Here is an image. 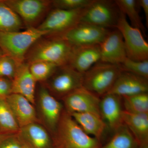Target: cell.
Returning a JSON list of instances; mask_svg holds the SVG:
<instances>
[{
  "instance_id": "8992f818",
  "label": "cell",
  "mask_w": 148,
  "mask_h": 148,
  "mask_svg": "<svg viewBox=\"0 0 148 148\" xmlns=\"http://www.w3.org/2000/svg\"><path fill=\"white\" fill-rule=\"evenodd\" d=\"M86 8L67 10L54 8L37 27L47 36H61L80 22Z\"/></svg>"
},
{
  "instance_id": "4fadbf2b",
  "label": "cell",
  "mask_w": 148,
  "mask_h": 148,
  "mask_svg": "<svg viewBox=\"0 0 148 148\" xmlns=\"http://www.w3.org/2000/svg\"><path fill=\"white\" fill-rule=\"evenodd\" d=\"M99 45L101 62L120 65L127 57L123 38L116 29H111Z\"/></svg>"
},
{
  "instance_id": "d6a6232c",
  "label": "cell",
  "mask_w": 148,
  "mask_h": 148,
  "mask_svg": "<svg viewBox=\"0 0 148 148\" xmlns=\"http://www.w3.org/2000/svg\"><path fill=\"white\" fill-rule=\"evenodd\" d=\"M138 5L141 7L144 11L145 17L146 25L148 26V0H139L138 1Z\"/></svg>"
},
{
  "instance_id": "1f68e13d",
  "label": "cell",
  "mask_w": 148,
  "mask_h": 148,
  "mask_svg": "<svg viewBox=\"0 0 148 148\" xmlns=\"http://www.w3.org/2000/svg\"><path fill=\"white\" fill-rule=\"evenodd\" d=\"M12 80L0 77V97L6 98L12 93Z\"/></svg>"
},
{
  "instance_id": "9c48e42d",
  "label": "cell",
  "mask_w": 148,
  "mask_h": 148,
  "mask_svg": "<svg viewBox=\"0 0 148 148\" xmlns=\"http://www.w3.org/2000/svg\"><path fill=\"white\" fill-rule=\"evenodd\" d=\"M116 29L123 38L127 58L136 61L148 60V43L143 33L130 25L121 12Z\"/></svg>"
},
{
  "instance_id": "d6986e66",
  "label": "cell",
  "mask_w": 148,
  "mask_h": 148,
  "mask_svg": "<svg viewBox=\"0 0 148 148\" xmlns=\"http://www.w3.org/2000/svg\"><path fill=\"white\" fill-rule=\"evenodd\" d=\"M37 83L29 70V64L24 61L19 65L12 79V93L22 95L35 106Z\"/></svg>"
},
{
  "instance_id": "484cf974",
  "label": "cell",
  "mask_w": 148,
  "mask_h": 148,
  "mask_svg": "<svg viewBox=\"0 0 148 148\" xmlns=\"http://www.w3.org/2000/svg\"><path fill=\"white\" fill-rule=\"evenodd\" d=\"M124 110L134 114H148V93L122 97Z\"/></svg>"
},
{
  "instance_id": "e0dca14e",
  "label": "cell",
  "mask_w": 148,
  "mask_h": 148,
  "mask_svg": "<svg viewBox=\"0 0 148 148\" xmlns=\"http://www.w3.org/2000/svg\"><path fill=\"white\" fill-rule=\"evenodd\" d=\"M19 127L39 123L34 105L19 94L11 93L6 98Z\"/></svg>"
},
{
  "instance_id": "5b68a950",
  "label": "cell",
  "mask_w": 148,
  "mask_h": 148,
  "mask_svg": "<svg viewBox=\"0 0 148 148\" xmlns=\"http://www.w3.org/2000/svg\"><path fill=\"white\" fill-rule=\"evenodd\" d=\"M36 105L40 123L47 129L53 137L64 111L63 104L54 97L43 84L39 88L38 94L36 95Z\"/></svg>"
},
{
  "instance_id": "52a82bcc",
  "label": "cell",
  "mask_w": 148,
  "mask_h": 148,
  "mask_svg": "<svg viewBox=\"0 0 148 148\" xmlns=\"http://www.w3.org/2000/svg\"><path fill=\"white\" fill-rule=\"evenodd\" d=\"M120 11L115 1L93 0L86 8L80 22L106 29H116Z\"/></svg>"
},
{
  "instance_id": "ba28073f",
  "label": "cell",
  "mask_w": 148,
  "mask_h": 148,
  "mask_svg": "<svg viewBox=\"0 0 148 148\" xmlns=\"http://www.w3.org/2000/svg\"><path fill=\"white\" fill-rule=\"evenodd\" d=\"M83 77L84 74L67 65L58 67L44 84L54 97L61 99L82 87Z\"/></svg>"
},
{
  "instance_id": "6da1fadb",
  "label": "cell",
  "mask_w": 148,
  "mask_h": 148,
  "mask_svg": "<svg viewBox=\"0 0 148 148\" xmlns=\"http://www.w3.org/2000/svg\"><path fill=\"white\" fill-rule=\"evenodd\" d=\"M44 36L37 40L27 52L25 61L30 64L45 61L57 67L69 64L74 46L60 36Z\"/></svg>"
},
{
  "instance_id": "30bf717a",
  "label": "cell",
  "mask_w": 148,
  "mask_h": 148,
  "mask_svg": "<svg viewBox=\"0 0 148 148\" xmlns=\"http://www.w3.org/2000/svg\"><path fill=\"white\" fill-rule=\"evenodd\" d=\"M19 16L27 27L37 28L52 6L51 1L3 0Z\"/></svg>"
},
{
  "instance_id": "4316f807",
  "label": "cell",
  "mask_w": 148,
  "mask_h": 148,
  "mask_svg": "<svg viewBox=\"0 0 148 148\" xmlns=\"http://www.w3.org/2000/svg\"><path fill=\"white\" fill-rule=\"evenodd\" d=\"M29 64L30 72L37 82H45L58 67L54 64L45 61H36Z\"/></svg>"
},
{
  "instance_id": "2e32d148",
  "label": "cell",
  "mask_w": 148,
  "mask_h": 148,
  "mask_svg": "<svg viewBox=\"0 0 148 148\" xmlns=\"http://www.w3.org/2000/svg\"><path fill=\"white\" fill-rule=\"evenodd\" d=\"M148 92L147 79L122 71L108 93H112L122 98Z\"/></svg>"
},
{
  "instance_id": "f546056e",
  "label": "cell",
  "mask_w": 148,
  "mask_h": 148,
  "mask_svg": "<svg viewBox=\"0 0 148 148\" xmlns=\"http://www.w3.org/2000/svg\"><path fill=\"white\" fill-rule=\"evenodd\" d=\"M93 0H54L51 1L52 6L55 8L72 10L86 8Z\"/></svg>"
},
{
  "instance_id": "7c38bea8",
  "label": "cell",
  "mask_w": 148,
  "mask_h": 148,
  "mask_svg": "<svg viewBox=\"0 0 148 148\" xmlns=\"http://www.w3.org/2000/svg\"><path fill=\"white\" fill-rule=\"evenodd\" d=\"M111 30L79 22L60 37L74 47L99 45Z\"/></svg>"
},
{
  "instance_id": "7402d4cb",
  "label": "cell",
  "mask_w": 148,
  "mask_h": 148,
  "mask_svg": "<svg viewBox=\"0 0 148 148\" xmlns=\"http://www.w3.org/2000/svg\"><path fill=\"white\" fill-rule=\"evenodd\" d=\"M23 25L19 16L3 0H0V32L20 31Z\"/></svg>"
},
{
  "instance_id": "cb8c5ba5",
  "label": "cell",
  "mask_w": 148,
  "mask_h": 148,
  "mask_svg": "<svg viewBox=\"0 0 148 148\" xmlns=\"http://www.w3.org/2000/svg\"><path fill=\"white\" fill-rule=\"evenodd\" d=\"M100 148H138V145L129 129L124 124L114 131V134Z\"/></svg>"
},
{
  "instance_id": "3957f363",
  "label": "cell",
  "mask_w": 148,
  "mask_h": 148,
  "mask_svg": "<svg viewBox=\"0 0 148 148\" xmlns=\"http://www.w3.org/2000/svg\"><path fill=\"white\" fill-rule=\"evenodd\" d=\"M46 32L37 28H28L23 31L0 32V49L4 55L14 59L19 64L25 61L30 48Z\"/></svg>"
},
{
  "instance_id": "83f0119b",
  "label": "cell",
  "mask_w": 148,
  "mask_h": 148,
  "mask_svg": "<svg viewBox=\"0 0 148 148\" xmlns=\"http://www.w3.org/2000/svg\"><path fill=\"white\" fill-rule=\"evenodd\" d=\"M119 65L122 71L148 79V60L136 61L127 57Z\"/></svg>"
},
{
  "instance_id": "e575fe53",
  "label": "cell",
  "mask_w": 148,
  "mask_h": 148,
  "mask_svg": "<svg viewBox=\"0 0 148 148\" xmlns=\"http://www.w3.org/2000/svg\"><path fill=\"white\" fill-rule=\"evenodd\" d=\"M22 148H28V147H26V146H25V145H23V144H22Z\"/></svg>"
},
{
  "instance_id": "7a4b0ae2",
  "label": "cell",
  "mask_w": 148,
  "mask_h": 148,
  "mask_svg": "<svg viewBox=\"0 0 148 148\" xmlns=\"http://www.w3.org/2000/svg\"><path fill=\"white\" fill-rule=\"evenodd\" d=\"M56 148H100V140L88 135L64 110L55 135L53 137Z\"/></svg>"
},
{
  "instance_id": "f1b7e54d",
  "label": "cell",
  "mask_w": 148,
  "mask_h": 148,
  "mask_svg": "<svg viewBox=\"0 0 148 148\" xmlns=\"http://www.w3.org/2000/svg\"><path fill=\"white\" fill-rule=\"evenodd\" d=\"M20 64L11 57L3 55L0 57V77L12 80Z\"/></svg>"
},
{
  "instance_id": "277c9868",
  "label": "cell",
  "mask_w": 148,
  "mask_h": 148,
  "mask_svg": "<svg viewBox=\"0 0 148 148\" xmlns=\"http://www.w3.org/2000/svg\"><path fill=\"white\" fill-rule=\"evenodd\" d=\"M122 71L119 65L99 61L84 74L83 87L102 97L110 90Z\"/></svg>"
},
{
  "instance_id": "4dcf8cb0",
  "label": "cell",
  "mask_w": 148,
  "mask_h": 148,
  "mask_svg": "<svg viewBox=\"0 0 148 148\" xmlns=\"http://www.w3.org/2000/svg\"><path fill=\"white\" fill-rule=\"evenodd\" d=\"M18 133L0 135V148H22Z\"/></svg>"
},
{
  "instance_id": "44dd1931",
  "label": "cell",
  "mask_w": 148,
  "mask_h": 148,
  "mask_svg": "<svg viewBox=\"0 0 148 148\" xmlns=\"http://www.w3.org/2000/svg\"><path fill=\"white\" fill-rule=\"evenodd\" d=\"M70 114L86 134L102 143L107 125L101 115L91 112L74 113Z\"/></svg>"
},
{
  "instance_id": "ac0fdd59",
  "label": "cell",
  "mask_w": 148,
  "mask_h": 148,
  "mask_svg": "<svg viewBox=\"0 0 148 148\" xmlns=\"http://www.w3.org/2000/svg\"><path fill=\"white\" fill-rule=\"evenodd\" d=\"M101 61L99 45L74 47L69 66L84 74L95 64Z\"/></svg>"
},
{
  "instance_id": "8fae6325",
  "label": "cell",
  "mask_w": 148,
  "mask_h": 148,
  "mask_svg": "<svg viewBox=\"0 0 148 148\" xmlns=\"http://www.w3.org/2000/svg\"><path fill=\"white\" fill-rule=\"evenodd\" d=\"M61 100L64 110L69 114L91 112L101 115L99 109L101 97L83 86Z\"/></svg>"
},
{
  "instance_id": "d4e9b609",
  "label": "cell",
  "mask_w": 148,
  "mask_h": 148,
  "mask_svg": "<svg viewBox=\"0 0 148 148\" xmlns=\"http://www.w3.org/2000/svg\"><path fill=\"white\" fill-rule=\"evenodd\" d=\"M120 11L128 17L132 27L140 29L145 34V28L142 22L138 9V1L135 0H116Z\"/></svg>"
},
{
  "instance_id": "9a60e30c",
  "label": "cell",
  "mask_w": 148,
  "mask_h": 148,
  "mask_svg": "<svg viewBox=\"0 0 148 148\" xmlns=\"http://www.w3.org/2000/svg\"><path fill=\"white\" fill-rule=\"evenodd\" d=\"M122 104L121 97L112 93H107L101 98L99 109L101 117L114 132L124 124Z\"/></svg>"
},
{
  "instance_id": "5bb4252c",
  "label": "cell",
  "mask_w": 148,
  "mask_h": 148,
  "mask_svg": "<svg viewBox=\"0 0 148 148\" xmlns=\"http://www.w3.org/2000/svg\"><path fill=\"white\" fill-rule=\"evenodd\" d=\"M18 135L21 143L28 148H56L52 135L40 123L21 127Z\"/></svg>"
},
{
  "instance_id": "603a6c76",
  "label": "cell",
  "mask_w": 148,
  "mask_h": 148,
  "mask_svg": "<svg viewBox=\"0 0 148 148\" xmlns=\"http://www.w3.org/2000/svg\"><path fill=\"white\" fill-rule=\"evenodd\" d=\"M19 129L6 98L0 97V135L16 134Z\"/></svg>"
},
{
  "instance_id": "ffe728a7",
  "label": "cell",
  "mask_w": 148,
  "mask_h": 148,
  "mask_svg": "<svg viewBox=\"0 0 148 148\" xmlns=\"http://www.w3.org/2000/svg\"><path fill=\"white\" fill-rule=\"evenodd\" d=\"M123 123L129 129L138 145V148H148V114L132 113L123 110Z\"/></svg>"
},
{
  "instance_id": "836d02e7",
  "label": "cell",
  "mask_w": 148,
  "mask_h": 148,
  "mask_svg": "<svg viewBox=\"0 0 148 148\" xmlns=\"http://www.w3.org/2000/svg\"><path fill=\"white\" fill-rule=\"evenodd\" d=\"M3 55H4V53H3V51L0 49V57L2 56Z\"/></svg>"
}]
</instances>
